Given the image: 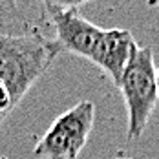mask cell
<instances>
[{
  "label": "cell",
  "mask_w": 159,
  "mask_h": 159,
  "mask_svg": "<svg viewBox=\"0 0 159 159\" xmlns=\"http://www.w3.org/2000/svg\"><path fill=\"white\" fill-rule=\"evenodd\" d=\"M57 55L53 40L39 33H0V126Z\"/></svg>",
  "instance_id": "1"
},
{
  "label": "cell",
  "mask_w": 159,
  "mask_h": 159,
  "mask_svg": "<svg viewBox=\"0 0 159 159\" xmlns=\"http://www.w3.org/2000/svg\"><path fill=\"white\" fill-rule=\"evenodd\" d=\"M51 9H61V11H66V9H77L80 6L92 2V0H44Z\"/></svg>",
  "instance_id": "5"
},
{
  "label": "cell",
  "mask_w": 159,
  "mask_h": 159,
  "mask_svg": "<svg viewBox=\"0 0 159 159\" xmlns=\"http://www.w3.org/2000/svg\"><path fill=\"white\" fill-rule=\"evenodd\" d=\"M156 86H157V97H159V70H156Z\"/></svg>",
  "instance_id": "6"
},
{
  "label": "cell",
  "mask_w": 159,
  "mask_h": 159,
  "mask_svg": "<svg viewBox=\"0 0 159 159\" xmlns=\"http://www.w3.org/2000/svg\"><path fill=\"white\" fill-rule=\"evenodd\" d=\"M117 88L121 90L126 104V137L139 139L159 99L152 49L137 46L123 71V77Z\"/></svg>",
  "instance_id": "2"
},
{
  "label": "cell",
  "mask_w": 159,
  "mask_h": 159,
  "mask_svg": "<svg viewBox=\"0 0 159 159\" xmlns=\"http://www.w3.org/2000/svg\"><path fill=\"white\" fill-rule=\"evenodd\" d=\"M11 0H0V6H4V4H9Z\"/></svg>",
  "instance_id": "7"
},
{
  "label": "cell",
  "mask_w": 159,
  "mask_h": 159,
  "mask_svg": "<svg viewBox=\"0 0 159 159\" xmlns=\"http://www.w3.org/2000/svg\"><path fill=\"white\" fill-rule=\"evenodd\" d=\"M53 26L55 39L51 40L59 53H73L92 61L95 66L99 64L110 30L92 24L77 9H53Z\"/></svg>",
  "instance_id": "4"
},
{
  "label": "cell",
  "mask_w": 159,
  "mask_h": 159,
  "mask_svg": "<svg viewBox=\"0 0 159 159\" xmlns=\"http://www.w3.org/2000/svg\"><path fill=\"white\" fill-rule=\"evenodd\" d=\"M123 2H130V0H123Z\"/></svg>",
  "instance_id": "9"
},
{
  "label": "cell",
  "mask_w": 159,
  "mask_h": 159,
  "mask_svg": "<svg viewBox=\"0 0 159 159\" xmlns=\"http://www.w3.org/2000/svg\"><path fill=\"white\" fill-rule=\"evenodd\" d=\"M117 159H130V157H117Z\"/></svg>",
  "instance_id": "8"
},
{
  "label": "cell",
  "mask_w": 159,
  "mask_h": 159,
  "mask_svg": "<svg viewBox=\"0 0 159 159\" xmlns=\"http://www.w3.org/2000/svg\"><path fill=\"white\" fill-rule=\"evenodd\" d=\"M95 121V104L80 101L61 113L35 144L39 159H77L88 141Z\"/></svg>",
  "instance_id": "3"
}]
</instances>
